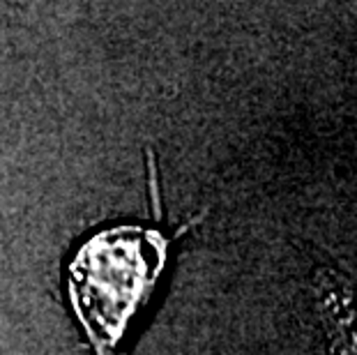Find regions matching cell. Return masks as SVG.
Instances as JSON below:
<instances>
[{
    "label": "cell",
    "instance_id": "cell-1",
    "mask_svg": "<svg viewBox=\"0 0 357 355\" xmlns=\"http://www.w3.org/2000/svg\"><path fill=\"white\" fill-rule=\"evenodd\" d=\"M169 240L146 226H111L79 247L67 289L97 355H113L164 270Z\"/></svg>",
    "mask_w": 357,
    "mask_h": 355
},
{
    "label": "cell",
    "instance_id": "cell-2",
    "mask_svg": "<svg viewBox=\"0 0 357 355\" xmlns=\"http://www.w3.org/2000/svg\"><path fill=\"white\" fill-rule=\"evenodd\" d=\"M316 312L334 355H357V289L346 277L321 270L314 284Z\"/></svg>",
    "mask_w": 357,
    "mask_h": 355
}]
</instances>
